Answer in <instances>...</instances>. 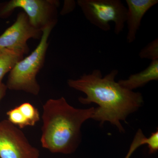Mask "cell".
Masks as SVG:
<instances>
[{
	"mask_svg": "<svg viewBox=\"0 0 158 158\" xmlns=\"http://www.w3.org/2000/svg\"><path fill=\"white\" fill-rule=\"evenodd\" d=\"M85 17L102 31L110 29V22L115 24L114 32L118 35L126 22L127 8L119 0H78L77 2Z\"/></svg>",
	"mask_w": 158,
	"mask_h": 158,
	"instance_id": "277c9868",
	"label": "cell"
},
{
	"mask_svg": "<svg viewBox=\"0 0 158 158\" xmlns=\"http://www.w3.org/2000/svg\"><path fill=\"white\" fill-rule=\"evenodd\" d=\"M59 6V1L55 0H11L0 4V18H8L15 9L21 8L31 25L43 32L57 23Z\"/></svg>",
	"mask_w": 158,
	"mask_h": 158,
	"instance_id": "5b68a950",
	"label": "cell"
},
{
	"mask_svg": "<svg viewBox=\"0 0 158 158\" xmlns=\"http://www.w3.org/2000/svg\"><path fill=\"white\" fill-rule=\"evenodd\" d=\"M53 27H48L43 31L38 46L31 55L18 62L11 69L6 86L10 90L23 91L37 95L40 86L36 77L44 64L48 48V37Z\"/></svg>",
	"mask_w": 158,
	"mask_h": 158,
	"instance_id": "3957f363",
	"label": "cell"
},
{
	"mask_svg": "<svg viewBox=\"0 0 158 158\" xmlns=\"http://www.w3.org/2000/svg\"><path fill=\"white\" fill-rule=\"evenodd\" d=\"M94 110L73 107L64 97L47 101L43 106L42 147L53 153L74 152L81 142L82 125L92 118Z\"/></svg>",
	"mask_w": 158,
	"mask_h": 158,
	"instance_id": "7a4b0ae2",
	"label": "cell"
},
{
	"mask_svg": "<svg viewBox=\"0 0 158 158\" xmlns=\"http://www.w3.org/2000/svg\"><path fill=\"white\" fill-rule=\"evenodd\" d=\"M142 145L147 144L149 149V153H156L158 150V130L152 133L149 138L144 137L142 139Z\"/></svg>",
	"mask_w": 158,
	"mask_h": 158,
	"instance_id": "4fadbf2b",
	"label": "cell"
},
{
	"mask_svg": "<svg viewBox=\"0 0 158 158\" xmlns=\"http://www.w3.org/2000/svg\"><path fill=\"white\" fill-rule=\"evenodd\" d=\"M118 73V70L113 69L102 77L101 71L95 69L80 78L69 79L67 84L70 88L86 94V97L79 98L82 104L94 103L98 105L92 119L100 122L101 125L109 122L120 133H124L120 122H126L128 115L142 106L144 100L141 93L126 89L115 81Z\"/></svg>",
	"mask_w": 158,
	"mask_h": 158,
	"instance_id": "6da1fadb",
	"label": "cell"
},
{
	"mask_svg": "<svg viewBox=\"0 0 158 158\" xmlns=\"http://www.w3.org/2000/svg\"><path fill=\"white\" fill-rule=\"evenodd\" d=\"M141 59H149L153 60H158V38L151 41L139 53Z\"/></svg>",
	"mask_w": 158,
	"mask_h": 158,
	"instance_id": "7c38bea8",
	"label": "cell"
},
{
	"mask_svg": "<svg viewBox=\"0 0 158 158\" xmlns=\"http://www.w3.org/2000/svg\"><path fill=\"white\" fill-rule=\"evenodd\" d=\"M127 25V40L131 43L136 39L137 31L141 25V20L144 14L152 7L158 3L157 0H126Z\"/></svg>",
	"mask_w": 158,
	"mask_h": 158,
	"instance_id": "ba28073f",
	"label": "cell"
},
{
	"mask_svg": "<svg viewBox=\"0 0 158 158\" xmlns=\"http://www.w3.org/2000/svg\"><path fill=\"white\" fill-rule=\"evenodd\" d=\"M23 56L21 53L6 49L0 51V86L6 74L11 71L15 64L23 58Z\"/></svg>",
	"mask_w": 158,
	"mask_h": 158,
	"instance_id": "8fae6325",
	"label": "cell"
},
{
	"mask_svg": "<svg viewBox=\"0 0 158 158\" xmlns=\"http://www.w3.org/2000/svg\"><path fill=\"white\" fill-rule=\"evenodd\" d=\"M144 137L145 136L141 130L140 129H138L130 146L128 152L124 158H130L134 152L135 151L137 148L142 145L141 141Z\"/></svg>",
	"mask_w": 158,
	"mask_h": 158,
	"instance_id": "5bb4252c",
	"label": "cell"
},
{
	"mask_svg": "<svg viewBox=\"0 0 158 158\" xmlns=\"http://www.w3.org/2000/svg\"><path fill=\"white\" fill-rule=\"evenodd\" d=\"M42 31L35 29L24 12L18 15L15 22L0 35V51L6 49L28 53L30 49L27 41L31 38H41Z\"/></svg>",
	"mask_w": 158,
	"mask_h": 158,
	"instance_id": "52a82bcc",
	"label": "cell"
},
{
	"mask_svg": "<svg viewBox=\"0 0 158 158\" xmlns=\"http://www.w3.org/2000/svg\"><path fill=\"white\" fill-rule=\"evenodd\" d=\"M158 80V60L152 61L149 66L138 73L131 75L128 78L119 80L118 84L122 87L133 90L144 86L148 82Z\"/></svg>",
	"mask_w": 158,
	"mask_h": 158,
	"instance_id": "30bf717a",
	"label": "cell"
},
{
	"mask_svg": "<svg viewBox=\"0 0 158 158\" xmlns=\"http://www.w3.org/2000/svg\"><path fill=\"white\" fill-rule=\"evenodd\" d=\"M7 90V88L6 85L2 83L0 86V102L6 95Z\"/></svg>",
	"mask_w": 158,
	"mask_h": 158,
	"instance_id": "2e32d148",
	"label": "cell"
},
{
	"mask_svg": "<svg viewBox=\"0 0 158 158\" xmlns=\"http://www.w3.org/2000/svg\"><path fill=\"white\" fill-rule=\"evenodd\" d=\"M8 120L20 129L34 126L40 119L39 111L30 102H24L6 113Z\"/></svg>",
	"mask_w": 158,
	"mask_h": 158,
	"instance_id": "9c48e42d",
	"label": "cell"
},
{
	"mask_svg": "<svg viewBox=\"0 0 158 158\" xmlns=\"http://www.w3.org/2000/svg\"><path fill=\"white\" fill-rule=\"evenodd\" d=\"M75 7V2L73 1H65L61 14L65 15L73 11Z\"/></svg>",
	"mask_w": 158,
	"mask_h": 158,
	"instance_id": "9a60e30c",
	"label": "cell"
},
{
	"mask_svg": "<svg viewBox=\"0 0 158 158\" xmlns=\"http://www.w3.org/2000/svg\"><path fill=\"white\" fill-rule=\"evenodd\" d=\"M21 129L7 119L0 121V158H39Z\"/></svg>",
	"mask_w": 158,
	"mask_h": 158,
	"instance_id": "8992f818",
	"label": "cell"
}]
</instances>
